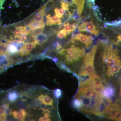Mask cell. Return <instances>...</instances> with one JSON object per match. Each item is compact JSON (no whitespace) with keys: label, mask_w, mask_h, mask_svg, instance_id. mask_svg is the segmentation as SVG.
<instances>
[{"label":"cell","mask_w":121,"mask_h":121,"mask_svg":"<svg viewBox=\"0 0 121 121\" xmlns=\"http://www.w3.org/2000/svg\"><path fill=\"white\" fill-rule=\"evenodd\" d=\"M19 97V94L15 91L9 92L8 94V98L10 102H13L15 101Z\"/></svg>","instance_id":"44dd1931"},{"label":"cell","mask_w":121,"mask_h":121,"mask_svg":"<svg viewBox=\"0 0 121 121\" xmlns=\"http://www.w3.org/2000/svg\"><path fill=\"white\" fill-rule=\"evenodd\" d=\"M39 121H51V119L50 118H47L45 117H41L39 119Z\"/></svg>","instance_id":"484cf974"},{"label":"cell","mask_w":121,"mask_h":121,"mask_svg":"<svg viewBox=\"0 0 121 121\" xmlns=\"http://www.w3.org/2000/svg\"><path fill=\"white\" fill-rule=\"evenodd\" d=\"M121 93V88H120V93Z\"/></svg>","instance_id":"e575fe53"},{"label":"cell","mask_w":121,"mask_h":121,"mask_svg":"<svg viewBox=\"0 0 121 121\" xmlns=\"http://www.w3.org/2000/svg\"><path fill=\"white\" fill-rule=\"evenodd\" d=\"M20 111L22 113V114L23 115L24 117H26V115H27V113H26V111L24 109H21L20 110Z\"/></svg>","instance_id":"4316f807"},{"label":"cell","mask_w":121,"mask_h":121,"mask_svg":"<svg viewBox=\"0 0 121 121\" xmlns=\"http://www.w3.org/2000/svg\"><path fill=\"white\" fill-rule=\"evenodd\" d=\"M36 44L34 40V41H31L30 43H25L22 48L27 52L31 53V51L33 50L36 47Z\"/></svg>","instance_id":"e0dca14e"},{"label":"cell","mask_w":121,"mask_h":121,"mask_svg":"<svg viewBox=\"0 0 121 121\" xmlns=\"http://www.w3.org/2000/svg\"><path fill=\"white\" fill-rule=\"evenodd\" d=\"M121 69V64H117L108 69L106 73V75L109 78L112 77L115 74L118 73Z\"/></svg>","instance_id":"4fadbf2b"},{"label":"cell","mask_w":121,"mask_h":121,"mask_svg":"<svg viewBox=\"0 0 121 121\" xmlns=\"http://www.w3.org/2000/svg\"><path fill=\"white\" fill-rule=\"evenodd\" d=\"M115 93L114 88L110 85H108L104 87L102 91V95L107 101L110 103L111 102V99L114 97Z\"/></svg>","instance_id":"ba28073f"},{"label":"cell","mask_w":121,"mask_h":121,"mask_svg":"<svg viewBox=\"0 0 121 121\" xmlns=\"http://www.w3.org/2000/svg\"><path fill=\"white\" fill-rule=\"evenodd\" d=\"M38 99L46 105L52 106L53 104V99L48 95H41L38 97Z\"/></svg>","instance_id":"7c38bea8"},{"label":"cell","mask_w":121,"mask_h":121,"mask_svg":"<svg viewBox=\"0 0 121 121\" xmlns=\"http://www.w3.org/2000/svg\"><path fill=\"white\" fill-rule=\"evenodd\" d=\"M2 8V6L1 5V4H0V18L1 14V10Z\"/></svg>","instance_id":"d6a6232c"},{"label":"cell","mask_w":121,"mask_h":121,"mask_svg":"<svg viewBox=\"0 0 121 121\" xmlns=\"http://www.w3.org/2000/svg\"><path fill=\"white\" fill-rule=\"evenodd\" d=\"M68 35L66 31L62 29L59 31L58 33L57 37L59 39H62L63 38H66Z\"/></svg>","instance_id":"603a6c76"},{"label":"cell","mask_w":121,"mask_h":121,"mask_svg":"<svg viewBox=\"0 0 121 121\" xmlns=\"http://www.w3.org/2000/svg\"><path fill=\"white\" fill-rule=\"evenodd\" d=\"M53 94L55 97L56 98L59 99L62 97V91L60 89H57L53 91Z\"/></svg>","instance_id":"cb8c5ba5"},{"label":"cell","mask_w":121,"mask_h":121,"mask_svg":"<svg viewBox=\"0 0 121 121\" xmlns=\"http://www.w3.org/2000/svg\"><path fill=\"white\" fill-rule=\"evenodd\" d=\"M18 105H19V107L20 108H24L25 107L23 103L21 102H19L18 103Z\"/></svg>","instance_id":"f1b7e54d"},{"label":"cell","mask_w":121,"mask_h":121,"mask_svg":"<svg viewBox=\"0 0 121 121\" xmlns=\"http://www.w3.org/2000/svg\"><path fill=\"white\" fill-rule=\"evenodd\" d=\"M72 105L73 108L80 111L82 106V104L80 99L77 98H75L72 100Z\"/></svg>","instance_id":"ac0fdd59"},{"label":"cell","mask_w":121,"mask_h":121,"mask_svg":"<svg viewBox=\"0 0 121 121\" xmlns=\"http://www.w3.org/2000/svg\"><path fill=\"white\" fill-rule=\"evenodd\" d=\"M117 39H118V41H119V42H121V34H120V35L117 36Z\"/></svg>","instance_id":"4dcf8cb0"},{"label":"cell","mask_w":121,"mask_h":121,"mask_svg":"<svg viewBox=\"0 0 121 121\" xmlns=\"http://www.w3.org/2000/svg\"><path fill=\"white\" fill-rule=\"evenodd\" d=\"M89 77V78L81 81L79 86L89 87L102 96V91L105 86L101 78L96 73Z\"/></svg>","instance_id":"277c9868"},{"label":"cell","mask_w":121,"mask_h":121,"mask_svg":"<svg viewBox=\"0 0 121 121\" xmlns=\"http://www.w3.org/2000/svg\"><path fill=\"white\" fill-rule=\"evenodd\" d=\"M98 45H94L91 50L84 55L82 64L79 72L81 76H90L95 74V58L97 50Z\"/></svg>","instance_id":"3957f363"},{"label":"cell","mask_w":121,"mask_h":121,"mask_svg":"<svg viewBox=\"0 0 121 121\" xmlns=\"http://www.w3.org/2000/svg\"><path fill=\"white\" fill-rule=\"evenodd\" d=\"M52 60H53V61H54V62L55 63H57V62L58 61V59L57 58H53V59H52Z\"/></svg>","instance_id":"f546056e"},{"label":"cell","mask_w":121,"mask_h":121,"mask_svg":"<svg viewBox=\"0 0 121 121\" xmlns=\"http://www.w3.org/2000/svg\"><path fill=\"white\" fill-rule=\"evenodd\" d=\"M43 113L44 117H46L48 118H50L51 117V115H50V113L47 112H43Z\"/></svg>","instance_id":"83f0119b"},{"label":"cell","mask_w":121,"mask_h":121,"mask_svg":"<svg viewBox=\"0 0 121 121\" xmlns=\"http://www.w3.org/2000/svg\"><path fill=\"white\" fill-rule=\"evenodd\" d=\"M102 117L109 119L121 121V105L115 102L106 105Z\"/></svg>","instance_id":"5b68a950"},{"label":"cell","mask_w":121,"mask_h":121,"mask_svg":"<svg viewBox=\"0 0 121 121\" xmlns=\"http://www.w3.org/2000/svg\"><path fill=\"white\" fill-rule=\"evenodd\" d=\"M72 4L75 5L76 11L79 17L82 15L86 0H71Z\"/></svg>","instance_id":"8fae6325"},{"label":"cell","mask_w":121,"mask_h":121,"mask_svg":"<svg viewBox=\"0 0 121 121\" xmlns=\"http://www.w3.org/2000/svg\"><path fill=\"white\" fill-rule=\"evenodd\" d=\"M70 47L67 49L63 48L59 52L61 56H65V62L68 65H73L78 63L84 57L85 50L83 48L75 46V42Z\"/></svg>","instance_id":"7a4b0ae2"},{"label":"cell","mask_w":121,"mask_h":121,"mask_svg":"<svg viewBox=\"0 0 121 121\" xmlns=\"http://www.w3.org/2000/svg\"><path fill=\"white\" fill-rule=\"evenodd\" d=\"M2 21H0V26H1V25H2Z\"/></svg>","instance_id":"836d02e7"},{"label":"cell","mask_w":121,"mask_h":121,"mask_svg":"<svg viewBox=\"0 0 121 121\" xmlns=\"http://www.w3.org/2000/svg\"><path fill=\"white\" fill-rule=\"evenodd\" d=\"M58 63V65L60 69L64 70H65V71H67V72H69V73L70 72V69L67 67L66 65L64 63L62 62H59Z\"/></svg>","instance_id":"d4e9b609"},{"label":"cell","mask_w":121,"mask_h":121,"mask_svg":"<svg viewBox=\"0 0 121 121\" xmlns=\"http://www.w3.org/2000/svg\"><path fill=\"white\" fill-rule=\"evenodd\" d=\"M63 26H64V27L63 29L66 31L68 35H69L70 33L75 30L78 24L75 23L71 24L69 23V22H67L66 23L64 24Z\"/></svg>","instance_id":"9a60e30c"},{"label":"cell","mask_w":121,"mask_h":121,"mask_svg":"<svg viewBox=\"0 0 121 121\" xmlns=\"http://www.w3.org/2000/svg\"><path fill=\"white\" fill-rule=\"evenodd\" d=\"M93 40L94 38L91 35H87L83 33H78L73 36L71 41H73L75 40L80 41L84 44L86 48L89 49L92 45Z\"/></svg>","instance_id":"52a82bcc"},{"label":"cell","mask_w":121,"mask_h":121,"mask_svg":"<svg viewBox=\"0 0 121 121\" xmlns=\"http://www.w3.org/2000/svg\"><path fill=\"white\" fill-rule=\"evenodd\" d=\"M44 27L39 28L32 30L30 33V35L33 39H35L38 35L42 33L43 31Z\"/></svg>","instance_id":"ffe728a7"},{"label":"cell","mask_w":121,"mask_h":121,"mask_svg":"<svg viewBox=\"0 0 121 121\" xmlns=\"http://www.w3.org/2000/svg\"><path fill=\"white\" fill-rule=\"evenodd\" d=\"M75 98L78 99L82 102V106L80 111L102 116L106 105L101 95L89 87L79 86Z\"/></svg>","instance_id":"6da1fadb"},{"label":"cell","mask_w":121,"mask_h":121,"mask_svg":"<svg viewBox=\"0 0 121 121\" xmlns=\"http://www.w3.org/2000/svg\"><path fill=\"white\" fill-rule=\"evenodd\" d=\"M47 2L41 7L39 10L35 14L32 21L40 22L43 21V18L45 15V10Z\"/></svg>","instance_id":"30bf717a"},{"label":"cell","mask_w":121,"mask_h":121,"mask_svg":"<svg viewBox=\"0 0 121 121\" xmlns=\"http://www.w3.org/2000/svg\"><path fill=\"white\" fill-rule=\"evenodd\" d=\"M79 32H87L91 33L95 36L100 34V31L97 26L95 24L93 20L90 21L83 22L78 27Z\"/></svg>","instance_id":"8992f818"},{"label":"cell","mask_w":121,"mask_h":121,"mask_svg":"<svg viewBox=\"0 0 121 121\" xmlns=\"http://www.w3.org/2000/svg\"><path fill=\"white\" fill-rule=\"evenodd\" d=\"M55 15L58 17L61 18L63 17V16L65 14L66 10L62 8L59 9L58 7H56L54 9Z\"/></svg>","instance_id":"7402d4cb"},{"label":"cell","mask_w":121,"mask_h":121,"mask_svg":"<svg viewBox=\"0 0 121 121\" xmlns=\"http://www.w3.org/2000/svg\"><path fill=\"white\" fill-rule=\"evenodd\" d=\"M6 0H0V4H1V5H3V4H4L5 1Z\"/></svg>","instance_id":"1f68e13d"},{"label":"cell","mask_w":121,"mask_h":121,"mask_svg":"<svg viewBox=\"0 0 121 121\" xmlns=\"http://www.w3.org/2000/svg\"><path fill=\"white\" fill-rule=\"evenodd\" d=\"M11 114H12L15 119L21 121H24L25 119V117H24L22 113L20 111H12Z\"/></svg>","instance_id":"d6986e66"},{"label":"cell","mask_w":121,"mask_h":121,"mask_svg":"<svg viewBox=\"0 0 121 121\" xmlns=\"http://www.w3.org/2000/svg\"><path fill=\"white\" fill-rule=\"evenodd\" d=\"M43 1H44V0H42Z\"/></svg>","instance_id":"d590c367"},{"label":"cell","mask_w":121,"mask_h":121,"mask_svg":"<svg viewBox=\"0 0 121 121\" xmlns=\"http://www.w3.org/2000/svg\"><path fill=\"white\" fill-rule=\"evenodd\" d=\"M45 24L43 21H40V22H37V21L32 20L28 24V25L30 26L32 30L39 28L44 27Z\"/></svg>","instance_id":"2e32d148"},{"label":"cell","mask_w":121,"mask_h":121,"mask_svg":"<svg viewBox=\"0 0 121 121\" xmlns=\"http://www.w3.org/2000/svg\"><path fill=\"white\" fill-rule=\"evenodd\" d=\"M46 24L48 26L52 25H60L62 24L61 19L56 15L51 17V14L46 15Z\"/></svg>","instance_id":"9c48e42d"},{"label":"cell","mask_w":121,"mask_h":121,"mask_svg":"<svg viewBox=\"0 0 121 121\" xmlns=\"http://www.w3.org/2000/svg\"><path fill=\"white\" fill-rule=\"evenodd\" d=\"M48 39L47 35L45 33H42L38 35L33 39L37 45H41L44 43L48 40Z\"/></svg>","instance_id":"5bb4252c"}]
</instances>
